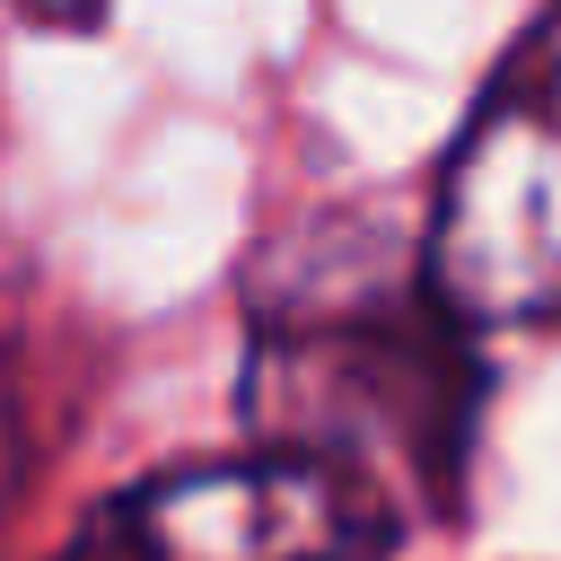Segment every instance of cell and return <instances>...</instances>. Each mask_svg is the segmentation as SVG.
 Wrapping results in <instances>:
<instances>
[{
	"label": "cell",
	"instance_id": "obj_4",
	"mask_svg": "<svg viewBox=\"0 0 561 561\" xmlns=\"http://www.w3.org/2000/svg\"><path fill=\"white\" fill-rule=\"evenodd\" d=\"M18 9H35V18H53V26H61V18H70V26H88L105 0H18Z\"/></svg>",
	"mask_w": 561,
	"mask_h": 561
},
{
	"label": "cell",
	"instance_id": "obj_3",
	"mask_svg": "<svg viewBox=\"0 0 561 561\" xmlns=\"http://www.w3.org/2000/svg\"><path fill=\"white\" fill-rule=\"evenodd\" d=\"M403 526L412 517L377 482L324 456L254 447L123 482L105 508H88L61 561H386Z\"/></svg>",
	"mask_w": 561,
	"mask_h": 561
},
{
	"label": "cell",
	"instance_id": "obj_1",
	"mask_svg": "<svg viewBox=\"0 0 561 561\" xmlns=\"http://www.w3.org/2000/svg\"><path fill=\"white\" fill-rule=\"evenodd\" d=\"M473 412V333L421 280V254L412 272H394L377 245L316 254L272 298H254L245 421L263 447L324 456L377 482L403 517H447L465 491Z\"/></svg>",
	"mask_w": 561,
	"mask_h": 561
},
{
	"label": "cell",
	"instance_id": "obj_2",
	"mask_svg": "<svg viewBox=\"0 0 561 561\" xmlns=\"http://www.w3.org/2000/svg\"><path fill=\"white\" fill-rule=\"evenodd\" d=\"M421 280L482 324H561V0L482 79L421 228Z\"/></svg>",
	"mask_w": 561,
	"mask_h": 561
}]
</instances>
